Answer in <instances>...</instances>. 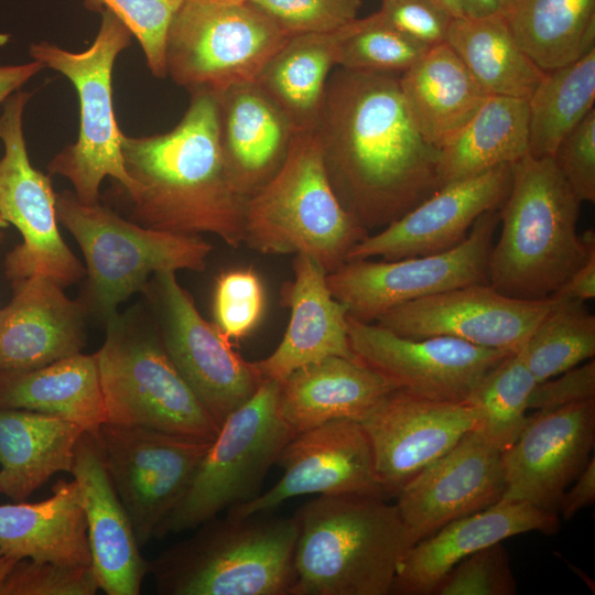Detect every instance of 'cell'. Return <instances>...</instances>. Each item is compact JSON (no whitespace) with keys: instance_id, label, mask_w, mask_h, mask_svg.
<instances>
[{"instance_id":"1","label":"cell","mask_w":595,"mask_h":595,"mask_svg":"<svg viewBox=\"0 0 595 595\" xmlns=\"http://www.w3.org/2000/svg\"><path fill=\"white\" fill-rule=\"evenodd\" d=\"M314 131L334 193L368 232L441 187L440 149L419 131L396 73L336 69Z\"/></svg>"},{"instance_id":"2","label":"cell","mask_w":595,"mask_h":595,"mask_svg":"<svg viewBox=\"0 0 595 595\" xmlns=\"http://www.w3.org/2000/svg\"><path fill=\"white\" fill-rule=\"evenodd\" d=\"M191 96L170 131L121 133L123 164L139 186L137 196L128 198L130 220L173 234H214L238 248L247 198L235 188L223 158L217 98L206 91Z\"/></svg>"},{"instance_id":"3","label":"cell","mask_w":595,"mask_h":595,"mask_svg":"<svg viewBox=\"0 0 595 595\" xmlns=\"http://www.w3.org/2000/svg\"><path fill=\"white\" fill-rule=\"evenodd\" d=\"M501 230L489 253L488 283L521 300L552 296L595 252L593 229L577 234L582 202L551 156L510 164Z\"/></svg>"},{"instance_id":"4","label":"cell","mask_w":595,"mask_h":595,"mask_svg":"<svg viewBox=\"0 0 595 595\" xmlns=\"http://www.w3.org/2000/svg\"><path fill=\"white\" fill-rule=\"evenodd\" d=\"M290 595H388L415 540L397 505L375 495H322L294 515Z\"/></svg>"},{"instance_id":"5","label":"cell","mask_w":595,"mask_h":595,"mask_svg":"<svg viewBox=\"0 0 595 595\" xmlns=\"http://www.w3.org/2000/svg\"><path fill=\"white\" fill-rule=\"evenodd\" d=\"M296 537L294 516L227 513L161 553L149 573L164 595H290Z\"/></svg>"},{"instance_id":"6","label":"cell","mask_w":595,"mask_h":595,"mask_svg":"<svg viewBox=\"0 0 595 595\" xmlns=\"http://www.w3.org/2000/svg\"><path fill=\"white\" fill-rule=\"evenodd\" d=\"M367 235L334 193L314 130L296 134L279 171L246 201L244 244L263 255H307L326 273Z\"/></svg>"},{"instance_id":"7","label":"cell","mask_w":595,"mask_h":595,"mask_svg":"<svg viewBox=\"0 0 595 595\" xmlns=\"http://www.w3.org/2000/svg\"><path fill=\"white\" fill-rule=\"evenodd\" d=\"M57 220L73 235L87 264L78 299L87 315L106 322L150 277L177 270L203 271L212 246L198 235L143 227L101 205L84 204L73 193L56 194Z\"/></svg>"},{"instance_id":"8","label":"cell","mask_w":595,"mask_h":595,"mask_svg":"<svg viewBox=\"0 0 595 595\" xmlns=\"http://www.w3.org/2000/svg\"><path fill=\"white\" fill-rule=\"evenodd\" d=\"M100 14L98 33L83 52H71L45 41L31 44L29 50L34 61L64 75L77 91L78 138L50 161L47 171L67 178L75 196L89 205L99 203V187L107 176L120 184L128 198L139 192L123 164L122 131L112 102L115 61L131 44L133 35L113 12L104 9Z\"/></svg>"},{"instance_id":"9","label":"cell","mask_w":595,"mask_h":595,"mask_svg":"<svg viewBox=\"0 0 595 595\" xmlns=\"http://www.w3.org/2000/svg\"><path fill=\"white\" fill-rule=\"evenodd\" d=\"M105 324V342L96 356L107 422L212 442L219 426L159 334L132 313H116Z\"/></svg>"},{"instance_id":"10","label":"cell","mask_w":595,"mask_h":595,"mask_svg":"<svg viewBox=\"0 0 595 595\" xmlns=\"http://www.w3.org/2000/svg\"><path fill=\"white\" fill-rule=\"evenodd\" d=\"M294 435L279 411L278 381H263L221 422L185 493L154 537L198 528L224 509L256 498Z\"/></svg>"},{"instance_id":"11","label":"cell","mask_w":595,"mask_h":595,"mask_svg":"<svg viewBox=\"0 0 595 595\" xmlns=\"http://www.w3.org/2000/svg\"><path fill=\"white\" fill-rule=\"evenodd\" d=\"M292 36L248 0H185L166 39V71L191 94L256 82Z\"/></svg>"},{"instance_id":"12","label":"cell","mask_w":595,"mask_h":595,"mask_svg":"<svg viewBox=\"0 0 595 595\" xmlns=\"http://www.w3.org/2000/svg\"><path fill=\"white\" fill-rule=\"evenodd\" d=\"M30 98L28 91H15L0 115L4 148L0 159V215L22 236V242L6 257L4 272L11 281L39 274L64 288L82 280L86 270L58 230L56 193L50 176L29 159L23 112Z\"/></svg>"},{"instance_id":"13","label":"cell","mask_w":595,"mask_h":595,"mask_svg":"<svg viewBox=\"0 0 595 595\" xmlns=\"http://www.w3.org/2000/svg\"><path fill=\"white\" fill-rule=\"evenodd\" d=\"M499 212L482 214L456 247L399 260L346 261L326 274L332 295L348 315L367 323L403 303L463 285L488 283V260Z\"/></svg>"},{"instance_id":"14","label":"cell","mask_w":595,"mask_h":595,"mask_svg":"<svg viewBox=\"0 0 595 595\" xmlns=\"http://www.w3.org/2000/svg\"><path fill=\"white\" fill-rule=\"evenodd\" d=\"M159 320V336L172 361L218 426L263 382L255 361L197 311L175 272L155 273L145 289Z\"/></svg>"},{"instance_id":"15","label":"cell","mask_w":595,"mask_h":595,"mask_svg":"<svg viewBox=\"0 0 595 595\" xmlns=\"http://www.w3.org/2000/svg\"><path fill=\"white\" fill-rule=\"evenodd\" d=\"M97 439L141 548L185 493L210 442L110 422Z\"/></svg>"},{"instance_id":"16","label":"cell","mask_w":595,"mask_h":595,"mask_svg":"<svg viewBox=\"0 0 595 595\" xmlns=\"http://www.w3.org/2000/svg\"><path fill=\"white\" fill-rule=\"evenodd\" d=\"M354 357L396 389L436 401H466L482 378L510 353L447 336L409 338L347 316Z\"/></svg>"},{"instance_id":"17","label":"cell","mask_w":595,"mask_h":595,"mask_svg":"<svg viewBox=\"0 0 595 595\" xmlns=\"http://www.w3.org/2000/svg\"><path fill=\"white\" fill-rule=\"evenodd\" d=\"M555 302L553 295L515 299L489 283H477L403 303L374 323L403 337L447 336L479 347L517 351Z\"/></svg>"},{"instance_id":"18","label":"cell","mask_w":595,"mask_h":595,"mask_svg":"<svg viewBox=\"0 0 595 595\" xmlns=\"http://www.w3.org/2000/svg\"><path fill=\"white\" fill-rule=\"evenodd\" d=\"M477 409L467 401H436L399 389L359 423L369 441L385 496H397L415 475L472 431Z\"/></svg>"},{"instance_id":"19","label":"cell","mask_w":595,"mask_h":595,"mask_svg":"<svg viewBox=\"0 0 595 595\" xmlns=\"http://www.w3.org/2000/svg\"><path fill=\"white\" fill-rule=\"evenodd\" d=\"M275 465L283 470L281 478L256 498L228 509V515L267 513L288 499L312 494L386 497L367 435L354 420H334L296 433Z\"/></svg>"},{"instance_id":"20","label":"cell","mask_w":595,"mask_h":595,"mask_svg":"<svg viewBox=\"0 0 595 595\" xmlns=\"http://www.w3.org/2000/svg\"><path fill=\"white\" fill-rule=\"evenodd\" d=\"M595 399L534 412L501 461V500L522 501L558 513L561 498L591 458Z\"/></svg>"},{"instance_id":"21","label":"cell","mask_w":595,"mask_h":595,"mask_svg":"<svg viewBox=\"0 0 595 595\" xmlns=\"http://www.w3.org/2000/svg\"><path fill=\"white\" fill-rule=\"evenodd\" d=\"M511 183L510 165L442 185L402 217L356 244L346 261L435 255L459 245L476 219L499 209Z\"/></svg>"},{"instance_id":"22","label":"cell","mask_w":595,"mask_h":595,"mask_svg":"<svg viewBox=\"0 0 595 595\" xmlns=\"http://www.w3.org/2000/svg\"><path fill=\"white\" fill-rule=\"evenodd\" d=\"M505 487L501 451L474 428L405 484L396 505L418 542L497 504Z\"/></svg>"},{"instance_id":"23","label":"cell","mask_w":595,"mask_h":595,"mask_svg":"<svg viewBox=\"0 0 595 595\" xmlns=\"http://www.w3.org/2000/svg\"><path fill=\"white\" fill-rule=\"evenodd\" d=\"M86 518L91 567L108 595H138L150 562L143 559L130 518L109 477L97 435L84 431L71 472Z\"/></svg>"},{"instance_id":"24","label":"cell","mask_w":595,"mask_h":595,"mask_svg":"<svg viewBox=\"0 0 595 595\" xmlns=\"http://www.w3.org/2000/svg\"><path fill=\"white\" fill-rule=\"evenodd\" d=\"M13 296L0 309V372L44 367L82 353L86 311L51 278L12 281Z\"/></svg>"},{"instance_id":"25","label":"cell","mask_w":595,"mask_h":595,"mask_svg":"<svg viewBox=\"0 0 595 595\" xmlns=\"http://www.w3.org/2000/svg\"><path fill=\"white\" fill-rule=\"evenodd\" d=\"M558 513L522 501H505L454 520L415 542L402 559L391 593L430 595L447 572L467 555L517 534L554 533Z\"/></svg>"},{"instance_id":"26","label":"cell","mask_w":595,"mask_h":595,"mask_svg":"<svg viewBox=\"0 0 595 595\" xmlns=\"http://www.w3.org/2000/svg\"><path fill=\"white\" fill-rule=\"evenodd\" d=\"M215 95L223 158L235 188L248 198L279 171L300 130L256 82Z\"/></svg>"},{"instance_id":"27","label":"cell","mask_w":595,"mask_h":595,"mask_svg":"<svg viewBox=\"0 0 595 595\" xmlns=\"http://www.w3.org/2000/svg\"><path fill=\"white\" fill-rule=\"evenodd\" d=\"M325 270L310 256L295 255L293 280L283 284L290 309L284 335L272 354L255 361L262 381H281L295 369L329 356L355 358L348 342L346 307L331 293Z\"/></svg>"},{"instance_id":"28","label":"cell","mask_w":595,"mask_h":595,"mask_svg":"<svg viewBox=\"0 0 595 595\" xmlns=\"http://www.w3.org/2000/svg\"><path fill=\"white\" fill-rule=\"evenodd\" d=\"M394 389L356 358L329 356L278 381V407L296 434L334 420L360 422Z\"/></svg>"},{"instance_id":"29","label":"cell","mask_w":595,"mask_h":595,"mask_svg":"<svg viewBox=\"0 0 595 595\" xmlns=\"http://www.w3.org/2000/svg\"><path fill=\"white\" fill-rule=\"evenodd\" d=\"M0 550L17 560L91 565L76 480H58L42 501L0 505Z\"/></svg>"},{"instance_id":"30","label":"cell","mask_w":595,"mask_h":595,"mask_svg":"<svg viewBox=\"0 0 595 595\" xmlns=\"http://www.w3.org/2000/svg\"><path fill=\"white\" fill-rule=\"evenodd\" d=\"M408 109L423 138L441 149L469 121L487 94L446 43L401 73Z\"/></svg>"},{"instance_id":"31","label":"cell","mask_w":595,"mask_h":595,"mask_svg":"<svg viewBox=\"0 0 595 595\" xmlns=\"http://www.w3.org/2000/svg\"><path fill=\"white\" fill-rule=\"evenodd\" d=\"M78 424L41 412L0 409V494L14 502L58 472H71Z\"/></svg>"},{"instance_id":"32","label":"cell","mask_w":595,"mask_h":595,"mask_svg":"<svg viewBox=\"0 0 595 595\" xmlns=\"http://www.w3.org/2000/svg\"><path fill=\"white\" fill-rule=\"evenodd\" d=\"M0 409H23L72 421L94 435L107 422L96 354L44 367L0 372Z\"/></svg>"},{"instance_id":"33","label":"cell","mask_w":595,"mask_h":595,"mask_svg":"<svg viewBox=\"0 0 595 595\" xmlns=\"http://www.w3.org/2000/svg\"><path fill=\"white\" fill-rule=\"evenodd\" d=\"M356 22L331 32L290 36L256 79L300 131L315 129L338 48Z\"/></svg>"},{"instance_id":"34","label":"cell","mask_w":595,"mask_h":595,"mask_svg":"<svg viewBox=\"0 0 595 595\" xmlns=\"http://www.w3.org/2000/svg\"><path fill=\"white\" fill-rule=\"evenodd\" d=\"M529 154L527 99L487 95L469 121L440 149L441 186Z\"/></svg>"},{"instance_id":"35","label":"cell","mask_w":595,"mask_h":595,"mask_svg":"<svg viewBox=\"0 0 595 595\" xmlns=\"http://www.w3.org/2000/svg\"><path fill=\"white\" fill-rule=\"evenodd\" d=\"M500 14L520 48L545 73L595 46V0H504Z\"/></svg>"},{"instance_id":"36","label":"cell","mask_w":595,"mask_h":595,"mask_svg":"<svg viewBox=\"0 0 595 595\" xmlns=\"http://www.w3.org/2000/svg\"><path fill=\"white\" fill-rule=\"evenodd\" d=\"M446 43L487 95L529 99L545 74L520 48L500 13L454 18Z\"/></svg>"},{"instance_id":"37","label":"cell","mask_w":595,"mask_h":595,"mask_svg":"<svg viewBox=\"0 0 595 595\" xmlns=\"http://www.w3.org/2000/svg\"><path fill=\"white\" fill-rule=\"evenodd\" d=\"M595 46L544 74L527 99L529 154L552 156L560 142L594 108Z\"/></svg>"},{"instance_id":"38","label":"cell","mask_w":595,"mask_h":595,"mask_svg":"<svg viewBox=\"0 0 595 595\" xmlns=\"http://www.w3.org/2000/svg\"><path fill=\"white\" fill-rule=\"evenodd\" d=\"M520 353L537 382L593 359L595 316L585 302L556 298Z\"/></svg>"},{"instance_id":"39","label":"cell","mask_w":595,"mask_h":595,"mask_svg":"<svg viewBox=\"0 0 595 595\" xmlns=\"http://www.w3.org/2000/svg\"><path fill=\"white\" fill-rule=\"evenodd\" d=\"M536 383L519 349L490 369L466 400L478 412L475 429L501 452L526 426Z\"/></svg>"},{"instance_id":"40","label":"cell","mask_w":595,"mask_h":595,"mask_svg":"<svg viewBox=\"0 0 595 595\" xmlns=\"http://www.w3.org/2000/svg\"><path fill=\"white\" fill-rule=\"evenodd\" d=\"M430 47L381 22L376 13L357 19L338 48L342 68L375 73H403Z\"/></svg>"},{"instance_id":"41","label":"cell","mask_w":595,"mask_h":595,"mask_svg":"<svg viewBox=\"0 0 595 595\" xmlns=\"http://www.w3.org/2000/svg\"><path fill=\"white\" fill-rule=\"evenodd\" d=\"M185 0H83L91 11L113 12L139 41L147 66L154 77L164 78L166 39L171 22Z\"/></svg>"},{"instance_id":"42","label":"cell","mask_w":595,"mask_h":595,"mask_svg":"<svg viewBox=\"0 0 595 595\" xmlns=\"http://www.w3.org/2000/svg\"><path fill=\"white\" fill-rule=\"evenodd\" d=\"M266 290L252 268L221 272L214 286V324L229 339L248 336L261 322Z\"/></svg>"},{"instance_id":"43","label":"cell","mask_w":595,"mask_h":595,"mask_svg":"<svg viewBox=\"0 0 595 595\" xmlns=\"http://www.w3.org/2000/svg\"><path fill=\"white\" fill-rule=\"evenodd\" d=\"M517 592L509 554L501 542L483 548L455 564L435 595H513Z\"/></svg>"},{"instance_id":"44","label":"cell","mask_w":595,"mask_h":595,"mask_svg":"<svg viewBox=\"0 0 595 595\" xmlns=\"http://www.w3.org/2000/svg\"><path fill=\"white\" fill-rule=\"evenodd\" d=\"M98 589L91 565L22 559L9 574L0 595H94Z\"/></svg>"},{"instance_id":"45","label":"cell","mask_w":595,"mask_h":595,"mask_svg":"<svg viewBox=\"0 0 595 595\" xmlns=\"http://www.w3.org/2000/svg\"><path fill=\"white\" fill-rule=\"evenodd\" d=\"M291 35L340 29L357 19L360 0H248Z\"/></svg>"},{"instance_id":"46","label":"cell","mask_w":595,"mask_h":595,"mask_svg":"<svg viewBox=\"0 0 595 595\" xmlns=\"http://www.w3.org/2000/svg\"><path fill=\"white\" fill-rule=\"evenodd\" d=\"M581 202L595 201V108L569 132L551 156Z\"/></svg>"},{"instance_id":"47","label":"cell","mask_w":595,"mask_h":595,"mask_svg":"<svg viewBox=\"0 0 595 595\" xmlns=\"http://www.w3.org/2000/svg\"><path fill=\"white\" fill-rule=\"evenodd\" d=\"M379 20L429 47L446 42L454 19L435 0H382Z\"/></svg>"},{"instance_id":"48","label":"cell","mask_w":595,"mask_h":595,"mask_svg":"<svg viewBox=\"0 0 595 595\" xmlns=\"http://www.w3.org/2000/svg\"><path fill=\"white\" fill-rule=\"evenodd\" d=\"M589 399H595L594 359L537 382L530 396L529 410L547 412Z\"/></svg>"},{"instance_id":"49","label":"cell","mask_w":595,"mask_h":595,"mask_svg":"<svg viewBox=\"0 0 595 595\" xmlns=\"http://www.w3.org/2000/svg\"><path fill=\"white\" fill-rule=\"evenodd\" d=\"M570 490H565L559 511L566 521L572 519L580 510L591 506L595 500V458H589L584 469L574 479Z\"/></svg>"},{"instance_id":"50","label":"cell","mask_w":595,"mask_h":595,"mask_svg":"<svg viewBox=\"0 0 595 595\" xmlns=\"http://www.w3.org/2000/svg\"><path fill=\"white\" fill-rule=\"evenodd\" d=\"M554 296L585 302L595 298V252L556 291Z\"/></svg>"},{"instance_id":"51","label":"cell","mask_w":595,"mask_h":595,"mask_svg":"<svg viewBox=\"0 0 595 595\" xmlns=\"http://www.w3.org/2000/svg\"><path fill=\"white\" fill-rule=\"evenodd\" d=\"M43 68L44 65L34 60L26 64L0 66V104Z\"/></svg>"},{"instance_id":"52","label":"cell","mask_w":595,"mask_h":595,"mask_svg":"<svg viewBox=\"0 0 595 595\" xmlns=\"http://www.w3.org/2000/svg\"><path fill=\"white\" fill-rule=\"evenodd\" d=\"M464 14L479 18L500 13L504 0H462Z\"/></svg>"},{"instance_id":"53","label":"cell","mask_w":595,"mask_h":595,"mask_svg":"<svg viewBox=\"0 0 595 595\" xmlns=\"http://www.w3.org/2000/svg\"><path fill=\"white\" fill-rule=\"evenodd\" d=\"M18 561L19 560L3 553L0 550V594L6 580L8 578L9 574L11 573Z\"/></svg>"},{"instance_id":"54","label":"cell","mask_w":595,"mask_h":595,"mask_svg":"<svg viewBox=\"0 0 595 595\" xmlns=\"http://www.w3.org/2000/svg\"><path fill=\"white\" fill-rule=\"evenodd\" d=\"M439 2L452 17H463L464 8L462 0H435Z\"/></svg>"},{"instance_id":"55","label":"cell","mask_w":595,"mask_h":595,"mask_svg":"<svg viewBox=\"0 0 595 595\" xmlns=\"http://www.w3.org/2000/svg\"><path fill=\"white\" fill-rule=\"evenodd\" d=\"M7 227H9V224H8V223L1 217V215H0V242H1V240L3 239V236H4L3 230H4Z\"/></svg>"},{"instance_id":"56","label":"cell","mask_w":595,"mask_h":595,"mask_svg":"<svg viewBox=\"0 0 595 595\" xmlns=\"http://www.w3.org/2000/svg\"><path fill=\"white\" fill-rule=\"evenodd\" d=\"M9 36L6 34H0V45L7 43Z\"/></svg>"},{"instance_id":"57","label":"cell","mask_w":595,"mask_h":595,"mask_svg":"<svg viewBox=\"0 0 595 595\" xmlns=\"http://www.w3.org/2000/svg\"><path fill=\"white\" fill-rule=\"evenodd\" d=\"M229 1H239V0H229Z\"/></svg>"}]
</instances>
